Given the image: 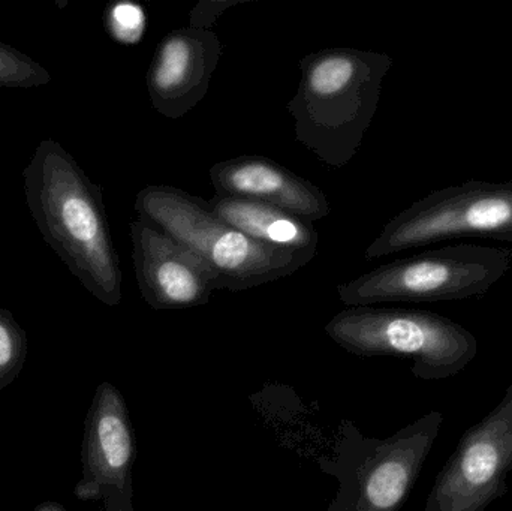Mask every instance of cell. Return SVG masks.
<instances>
[{"mask_svg":"<svg viewBox=\"0 0 512 511\" xmlns=\"http://www.w3.org/2000/svg\"><path fill=\"white\" fill-rule=\"evenodd\" d=\"M512 471V383L502 401L460 438L424 511H486L508 492Z\"/></svg>","mask_w":512,"mask_h":511,"instance_id":"ba28073f","label":"cell"},{"mask_svg":"<svg viewBox=\"0 0 512 511\" xmlns=\"http://www.w3.org/2000/svg\"><path fill=\"white\" fill-rule=\"evenodd\" d=\"M50 81L51 74L41 63L12 45L0 42V87L33 89L47 86Z\"/></svg>","mask_w":512,"mask_h":511,"instance_id":"9a60e30c","label":"cell"},{"mask_svg":"<svg viewBox=\"0 0 512 511\" xmlns=\"http://www.w3.org/2000/svg\"><path fill=\"white\" fill-rule=\"evenodd\" d=\"M138 218L191 249L212 270L218 290L245 291L294 275L315 258L270 248L222 221L209 201L174 186L150 185L135 198Z\"/></svg>","mask_w":512,"mask_h":511,"instance_id":"3957f363","label":"cell"},{"mask_svg":"<svg viewBox=\"0 0 512 511\" xmlns=\"http://www.w3.org/2000/svg\"><path fill=\"white\" fill-rule=\"evenodd\" d=\"M209 176L216 195L258 201L313 224L331 213L330 201L321 188L265 156L218 162Z\"/></svg>","mask_w":512,"mask_h":511,"instance_id":"7c38bea8","label":"cell"},{"mask_svg":"<svg viewBox=\"0 0 512 511\" xmlns=\"http://www.w3.org/2000/svg\"><path fill=\"white\" fill-rule=\"evenodd\" d=\"M444 416L430 411L387 438L366 437L343 420L333 455L319 467L337 480L327 511H400L441 432Z\"/></svg>","mask_w":512,"mask_h":511,"instance_id":"277c9868","label":"cell"},{"mask_svg":"<svg viewBox=\"0 0 512 511\" xmlns=\"http://www.w3.org/2000/svg\"><path fill=\"white\" fill-rule=\"evenodd\" d=\"M33 511H66V509L56 501H44V503L38 504Z\"/></svg>","mask_w":512,"mask_h":511,"instance_id":"e0dca14e","label":"cell"},{"mask_svg":"<svg viewBox=\"0 0 512 511\" xmlns=\"http://www.w3.org/2000/svg\"><path fill=\"white\" fill-rule=\"evenodd\" d=\"M512 242V180H468L438 189L394 216L366 249V260L457 239Z\"/></svg>","mask_w":512,"mask_h":511,"instance_id":"52a82bcc","label":"cell"},{"mask_svg":"<svg viewBox=\"0 0 512 511\" xmlns=\"http://www.w3.org/2000/svg\"><path fill=\"white\" fill-rule=\"evenodd\" d=\"M210 209L231 227L262 245L297 254H318L319 234L313 222L258 201L215 195Z\"/></svg>","mask_w":512,"mask_h":511,"instance_id":"4fadbf2b","label":"cell"},{"mask_svg":"<svg viewBox=\"0 0 512 511\" xmlns=\"http://www.w3.org/2000/svg\"><path fill=\"white\" fill-rule=\"evenodd\" d=\"M111 33L120 41L134 42L144 29V14L140 6L120 3L113 8L108 18Z\"/></svg>","mask_w":512,"mask_h":511,"instance_id":"2e32d148","label":"cell"},{"mask_svg":"<svg viewBox=\"0 0 512 511\" xmlns=\"http://www.w3.org/2000/svg\"><path fill=\"white\" fill-rule=\"evenodd\" d=\"M134 426L120 390L99 384L87 411L81 444V479L74 488L80 501H99L104 511H135Z\"/></svg>","mask_w":512,"mask_h":511,"instance_id":"9c48e42d","label":"cell"},{"mask_svg":"<svg viewBox=\"0 0 512 511\" xmlns=\"http://www.w3.org/2000/svg\"><path fill=\"white\" fill-rule=\"evenodd\" d=\"M129 228L135 278L150 308L176 311L210 302L218 282L200 257L144 219H135Z\"/></svg>","mask_w":512,"mask_h":511,"instance_id":"30bf717a","label":"cell"},{"mask_svg":"<svg viewBox=\"0 0 512 511\" xmlns=\"http://www.w3.org/2000/svg\"><path fill=\"white\" fill-rule=\"evenodd\" d=\"M325 333L354 356L411 360L412 374L424 381L454 377L478 354L477 338L468 329L421 309L352 306L337 312Z\"/></svg>","mask_w":512,"mask_h":511,"instance_id":"5b68a950","label":"cell"},{"mask_svg":"<svg viewBox=\"0 0 512 511\" xmlns=\"http://www.w3.org/2000/svg\"><path fill=\"white\" fill-rule=\"evenodd\" d=\"M27 359L26 330L8 309H0V392L23 371Z\"/></svg>","mask_w":512,"mask_h":511,"instance_id":"5bb4252c","label":"cell"},{"mask_svg":"<svg viewBox=\"0 0 512 511\" xmlns=\"http://www.w3.org/2000/svg\"><path fill=\"white\" fill-rule=\"evenodd\" d=\"M393 57L360 48H324L300 60L301 78L288 104L295 138L327 167L348 165L378 111Z\"/></svg>","mask_w":512,"mask_h":511,"instance_id":"7a4b0ae2","label":"cell"},{"mask_svg":"<svg viewBox=\"0 0 512 511\" xmlns=\"http://www.w3.org/2000/svg\"><path fill=\"white\" fill-rule=\"evenodd\" d=\"M23 191L42 239L72 276L99 302L119 306L123 275L101 186L47 138L23 170Z\"/></svg>","mask_w":512,"mask_h":511,"instance_id":"6da1fadb","label":"cell"},{"mask_svg":"<svg viewBox=\"0 0 512 511\" xmlns=\"http://www.w3.org/2000/svg\"><path fill=\"white\" fill-rule=\"evenodd\" d=\"M221 57L222 42L213 30L189 26L167 33L147 71L153 108L170 120L194 110L206 98Z\"/></svg>","mask_w":512,"mask_h":511,"instance_id":"8fae6325","label":"cell"},{"mask_svg":"<svg viewBox=\"0 0 512 511\" xmlns=\"http://www.w3.org/2000/svg\"><path fill=\"white\" fill-rule=\"evenodd\" d=\"M512 267V249L445 246L382 264L337 287L343 305L456 302L489 293Z\"/></svg>","mask_w":512,"mask_h":511,"instance_id":"8992f818","label":"cell"}]
</instances>
